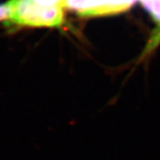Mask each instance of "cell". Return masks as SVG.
<instances>
[{"label":"cell","instance_id":"obj_1","mask_svg":"<svg viewBox=\"0 0 160 160\" xmlns=\"http://www.w3.org/2000/svg\"><path fill=\"white\" fill-rule=\"evenodd\" d=\"M13 11L12 23L26 27H61L64 12L61 6H47L32 0H12Z\"/></svg>","mask_w":160,"mask_h":160},{"label":"cell","instance_id":"obj_2","mask_svg":"<svg viewBox=\"0 0 160 160\" xmlns=\"http://www.w3.org/2000/svg\"><path fill=\"white\" fill-rule=\"evenodd\" d=\"M153 17L160 23V0H142Z\"/></svg>","mask_w":160,"mask_h":160},{"label":"cell","instance_id":"obj_3","mask_svg":"<svg viewBox=\"0 0 160 160\" xmlns=\"http://www.w3.org/2000/svg\"><path fill=\"white\" fill-rule=\"evenodd\" d=\"M13 11V1L9 0L8 2L0 4V21L11 19Z\"/></svg>","mask_w":160,"mask_h":160}]
</instances>
